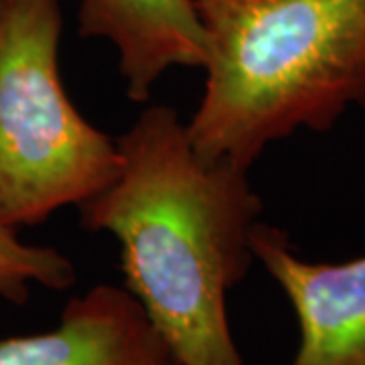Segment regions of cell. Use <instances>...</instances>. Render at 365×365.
I'll return each instance as SVG.
<instances>
[{"mask_svg": "<svg viewBox=\"0 0 365 365\" xmlns=\"http://www.w3.org/2000/svg\"><path fill=\"white\" fill-rule=\"evenodd\" d=\"M116 144V179L79 205L81 225L116 237L126 288L179 364L246 365L225 297L256 260L250 170L201 157L167 104L146 106Z\"/></svg>", "mask_w": 365, "mask_h": 365, "instance_id": "cell-1", "label": "cell"}, {"mask_svg": "<svg viewBox=\"0 0 365 365\" xmlns=\"http://www.w3.org/2000/svg\"><path fill=\"white\" fill-rule=\"evenodd\" d=\"M205 88L187 124L207 160L248 169L297 130L365 110V0H193Z\"/></svg>", "mask_w": 365, "mask_h": 365, "instance_id": "cell-2", "label": "cell"}, {"mask_svg": "<svg viewBox=\"0 0 365 365\" xmlns=\"http://www.w3.org/2000/svg\"><path fill=\"white\" fill-rule=\"evenodd\" d=\"M59 0H0V222H45L83 205L120 170L116 138L69 100L59 71Z\"/></svg>", "mask_w": 365, "mask_h": 365, "instance_id": "cell-3", "label": "cell"}, {"mask_svg": "<svg viewBox=\"0 0 365 365\" xmlns=\"http://www.w3.org/2000/svg\"><path fill=\"white\" fill-rule=\"evenodd\" d=\"M250 246L299 321V347L288 365H365V256L309 262L294 252L287 232L260 222Z\"/></svg>", "mask_w": 365, "mask_h": 365, "instance_id": "cell-4", "label": "cell"}, {"mask_svg": "<svg viewBox=\"0 0 365 365\" xmlns=\"http://www.w3.org/2000/svg\"><path fill=\"white\" fill-rule=\"evenodd\" d=\"M0 365H181L128 288L96 284L57 327L0 339Z\"/></svg>", "mask_w": 365, "mask_h": 365, "instance_id": "cell-5", "label": "cell"}, {"mask_svg": "<svg viewBox=\"0 0 365 365\" xmlns=\"http://www.w3.org/2000/svg\"><path fill=\"white\" fill-rule=\"evenodd\" d=\"M79 35L112 43L134 102H146L173 67L207 63V37L193 0H81Z\"/></svg>", "mask_w": 365, "mask_h": 365, "instance_id": "cell-6", "label": "cell"}, {"mask_svg": "<svg viewBox=\"0 0 365 365\" xmlns=\"http://www.w3.org/2000/svg\"><path fill=\"white\" fill-rule=\"evenodd\" d=\"M73 262L49 246H29L19 240L14 227L0 222V299L25 304L31 284L66 290L76 284Z\"/></svg>", "mask_w": 365, "mask_h": 365, "instance_id": "cell-7", "label": "cell"}]
</instances>
